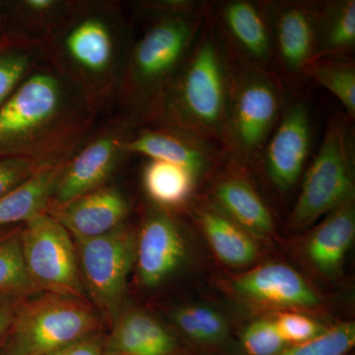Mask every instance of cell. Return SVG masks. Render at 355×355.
<instances>
[{
    "label": "cell",
    "mask_w": 355,
    "mask_h": 355,
    "mask_svg": "<svg viewBox=\"0 0 355 355\" xmlns=\"http://www.w3.org/2000/svg\"><path fill=\"white\" fill-rule=\"evenodd\" d=\"M98 114L76 84L44 62L0 106V157L62 164L95 132Z\"/></svg>",
    "instance_id": "6da1fadb"
},
{
    "label": "cell",
    "mask_w": 355,
    "mask_h": 355,
    "mask_svg": "<svg viewBox=\"0 0 355 355\" xmlns=\"http://www.w3.org/2000/svg\"><path fill=\"white\" fill-rule=\"evenodd\" d=\"M130 20L116 118L144 127L188 57L211 4L197 0H153L139 4Z\"/></svg>",
    "instance_id": "7a4b0ae2"
},
{
    "label": "cell",
    "mask_w": 355,
    "mask_h": 355,
    "mask_svg": "<svg viewBox=\"0 0 355 355\" xmlns=\"http://www.w3.org/2000/svg\"><path fill=\"white\" fill-rule=\"evenodd\" d=\"M130 35V20L118 2L70 1L40 51L44 62L76 84L100 113L118 102Z\"/></svg>",
    "instance_id": "3957f363"
},
{
    "label": "cell",
    "mask_w": 355,
    "mask_h": 355,
    "mask_svg": "<svg viewBox=\"0 0 355 355\" xmlns=\"http://www.w3.org/2000/svg\"><path fill=\"white\" fill-rule=\"evenodd\" d=\"M235 69V58L209 10L188 57L144 127L173 128L221 149Z\"/></svg>",
    "instance_id": "277c9868"
},
{
    "label": "cell",
    "mask_w": 355,
    "mask_h": 355,
    "mask_svg": "<svg viewBox=\"0 0 355 355\" xmlns=\"http://www.w3.org/2000/svg\"><path fill=\"white\" fill-rule=\"evenodd\" d=\"M286 101V89L277 72L236 60L222 155L240 168L254 162L275 130Z\"/></svg>",
    "instance_id": "5b68a950"
},
{
    "label": "cell",
    "mask_w": 355,
    "mask_h": 355,
    "mask_svg": "<svg viewBox=\"0 0 355 355\" xmlns=\"http://www.w3.org/2000/svg\"><path fill=\"white\" fill-rule=\"evenodd\" d=\"M101 320L87 300L37 292L14 306L4 349L11 355H48L97 334Z\"/></svg>",
    "instance_id": "8992f818"
},
{
    "label": "cell",
    "mask_w": 355,
    "mask_h": 355,
    "mask_svg": "<svg viewBox=\"0 0 355 355\" xmlns=\"http://www.w3.org/2000/svg\"><path fill=\"white\" fill-rule=\"evenodd\" d=\"M354 166L352 121L343 114H333L319 150L306 169L289 216V227L293 230L310 227L320 217L354 200Z\"/></svg>",
    "instance_id": "52a82bcc"
},
{
    "label": "cell",
    "mask_w": 355,
    "mask_h": 355,
    "mask_svg": "<svg viewBox=\"0 0 355 355\" xmlns=\"http://www.w3.org/2000/svg\"><path fill=\"white\" fill-rule=\"evenodd\" d=\"M86 297L111 324L125 308L128 275L135 261V236L125 225L90 239H73Z\"/></svg>",
    "instance_id": "ba28073f"
},
{
    "label": "cell",
    "mask_w": 355,
    "mask_h": 355,
    "mask_svg": "<svg viewBox=\"0 0 355 355\" xmlns=\"http://www.w3.org/2000/svg\"><path fill=\"white\" fill-rule=\"evenodd\" d=\"M26 270L37 292L88 300L81 284L76 244L67 229L44 212L21 227Z\"/></svg>",
    "instance_id": "9c48e42d"
},
{
    "label": "cell",
    "mask_w": 355,
    "mask_h": 355,
    "mask_svg": "<svg viewBox=\"0 0 355 355\" xmlns=\"http://www.w3.org/2000/svg\"><path fill=\"white\" fill-rule=\"evenodd\" d=\"M133 132L135 128L116 118L106 127L93 132L60 165L46 209L62 207L105 186L123 159L128 155L125 144Z\"/></svg>",
    "instance_id": "30bf717a"
},
{
    "label": "cell",
    "mask_w": 355,
    "mask_h": 355,
    "mask_svg": "<svg viewBox=\"0 0 355 355\" xmlns=\"http://www.w3.org/2000/svg\"><path fill=\"white\" fill-rule=\"evenodd\" d=\"M313 142L309 105L303 99L287 100L275 130L258 157L270 183L289 191L304 175Z\"/></svg>",
    "instance_id": "8fae6325"
},
{
    "label": "cell",
    "mask_w": 355,
    "mask_h": 355,
    "mask_svg": "<svg viewBox=\"0 0 355 355\" xmlns=\"http://www.w3.org/2000/svg\"><path fill=\"white\" fill-rule=\"evenodd\" d=\"M322 1H266L272 27L273 62L282 83L304 79L303 70L314 60L318 13Z\"/></svg>",
    "instance_id": "7c38bea8"
},
{
    "label": "cell",
    "mask_w": 355,
    "mask_h": 355,
    "mask_svg": "<svg viewBox=\"0 0 355 355\" xmlns=\"http://www.w3.org/2000/svg\"><path fill=\"white\" fill-rule=\"evenodd\" d=\"M210 14L237 62L272 70V27L266 1L218 2L210 7Z\"/></svg>",
    "instance_id": "4fadbf2b"
},
{
    "label": "cell",
    "mask_w": 355,
    "mask_h": 355,
    "mask_svg": "<svg viewBox=\"0 0 355 355\" xmlns=\"http://www.w3.org/2000/svg\"><path fill=\"white\" fill-rule=\"evenodd\" d=\"M128 154L183 166L198 179L214 169L221 157L220 147L195 135L169 128L142 127L125 144Z\"/></svg>",
    "instance_id": "5bb4252c"
},
{
    "label": "cell",
    "mask_w": 355,
    "mask_h": 355,
    "mask_svg": "<svg viewBox=\"0 0 355 355\" xmlns=\"http://www.w3.org/2000/svg\"><path fill=\"white\" fill-rule=\"evenodd\" d=\"M186 253L176 221L165 211L151 212L135 241V263L140 282L146 287L160 286L182 266Z\"/></svg>",
    "instance_id": "9a60e30c"
},
{
    "label": "cell",
    "mask_w": 355,
    "mask_h": 355,
    "mask_svg": "<svg viewBox=\"0 0 355 355\" xmlns=\"http://www.w3.org/2000/svg\"><path fill=\"white\" fill-rule=\"evenodd\" d=\"M46 212L67 229L72 239H90L125 225L130 202L123 191L105 184Z\"/></svg>",
    "instance_id": "2e32d148"
},
{
    "label": "cell",
    "mask_w": 355,
    "mask_h": 355,
    "mask_svg": "<svg viewBox=\"0 0 355 355\" xmlns=\"http://www.w3.org/2000/svg\"><path fill=\"white\" fill-rule=\"evenodd\" d=\"M232 287L243 298L272 307L309 309L319 304L307 282L284 263L258 266L233 280Z\"/></svg>",
    "instance_id": "e0dca14e"
},
{
    "label": "cell",
    "mask_w": 355,
    "mask_h": 355,
    "mask_svg": "<svg viewBox=\"0 0 355 355\" xmlns=\"http://www.w3.org/2000/svg\"><path fill=\"white\" fill-rule=\"evenodd\" d=\"M222 173L211 189L212 207L227 216L251 235L272 234L275 223L270 210L251 182L237 167Z\"/></svg>",
    "instance_id": "ac0fdd59"
},
{
    "label": "cell",
    "mask_w": 355,
    "mask_h": 355,
    "mask_svg": "<svg viewBox=\"0 0 355 355\" xmlns=\"http://www.w3.org/2000/svg\"><path fill=\"white\" fill-rule=\"evenodd\" d=\"M105 355H176L174 336L153 316L123 308L103 340Z\"/></svg>",
    "instance_id": "d6986e66"
},
{
    "label": "cell",
    "mask_w": 355,
    "mask_h": 355,
    "mask_svg": "<svg viewBox=\"0 0 355 355\" xmlns=\"http://www.w3.org/2000/svg\"><path fill=\"white\" fill-rule=\"evenodd\" d=\"M354 200L327 214L313 230L306 253L315 268L324 275H335L342 266L355 237Z\"/></svg>",
    "instance_id": "ffe728a7"
},
{
    "label": "cell",
    "mask_w": 355,
    "mask_h": 355,
    "mask_svg": "<svg viewBox=\"0 0 355 355\" xmlns=\"http://www.w3.org/2000/svg\"><path fill=\"white\" fill-rule=\"evenodd\" d=\"M197 219L212 251L222 263L240 268L258 259L259 248L253 236L214 207L198 210Z\"/></svg>",
    "instance_id": "44dd1931"
},
{
    "label": "cell",
    "mask_w": 355,
    "mask_h": 355,
    "mask_svg": "<svg viewBox=\"0 0 355 355\" xmlns=\"http://www.w3.org/2000/svg\"><path fill=\"white\" fill-rule=\"evenodd\" d=\"M354 0L322 1L317 18L314 60L354 58Z\"/></svg>",
    "instance_id": "7402d4cb"
},
{
    "label": "cell",
    "mask_w": 355,
    "mask_h": 355,
    "mask_svg": "<svg viewBox=\"0 0 355 355\" xmlns=\"http://www.w3.org/2000/svg\"><path fill=\"white\" fill-rule=\"evenodd\" d=\"M62 164L40 168L27 181L0 198V228L20 225L35 214L46 211Z\"/></svg>",
    "instance_id": "603a6c76"
},
{
    "label": "cell",
    "mask_w": 355,
    "mask_h": 355,
    "mask_svg": "<svg viewBox=\"0 0 355 355\" xmlns=\"http://www.w3.org/2000/svg\"><path fill=\"white\" fill-rule=\"evenodd\" d=\"M198 178L183 166L150 159L142 182L148 197L161 207H177L191 198Z\"/></svg>",
    "instance_id": "cb8c5ba5"
},
{
    "label": "cell",
    "mask_w": 355,
    "mask_h": 355,
    "mask_svg": "<svg viewBox=\"0 0 355 355\" xmlns=\"http://www.w3.org/2000/svg\"><path fill=\"white\" fill-rule=\"evenodd\" d=\"M304 79L330 91L340 102L347 118H355V62L354 58H322L311 60L303 70Z\"/></svg>",
    "instance_id": "d4e9b609"
},
{
    "label": "cell",
    "mask_w": 355,
    "mask_h": 355,
    "mask_svg": "<svg viewBox=\"0 0 355 355\" xmlns=\"http://www.w3.org/2000/svg\"><path fill=\"white\" fill-rule=\"evenodd\" d=\"M21 227L0 233V297L14 301L37 293L26 270Z\"/></svg>",
    "instance_id": "484cf974"
},
{
    "label": "cell",
    "mask_w": 355,
    "mask_h": 355,
    "mask_svg": "<svg viewBox=\"0 0 355 355\" xmlns=\"http://www.w3.org/2000/svg\"><path fill=\"white\" fill-rule=\"evenodd\" d=\"M67 0H23L17 2L21 34L19 43L40 46L69 9Z\"/></svg>",
    "instance_id": "4316f807"
},
{
    "label": "cell",
    "mask_w": 355,
    "mask_h": 355,
    "mask_svg": "<svg viewBox=\"0 0 355 355\" xmlns=\"http://www.w3.org/2000/svg\"><path fill=\"white\" fill-rule=\"evenodd\" d=\"M175 324L193 342L205 347H216L225 342L228 324L217 311L205 306H186L173 314Z\"/></svg>",
    "instance_id": "83f0119b"
},
{
    "label": "cell",
    "mask_w": 355,
    "mask_h": 355,
    "mask_svg": "<svg viewBox=\"0 0 355 355\" xmlns=\"http://www.w3.org/2000/svg\"><path fill=\"white\" fill-rule=\"evenodd\" d=\"M44 62L40 46L16 42L0 49V106Z\"/></svg>",
    "instance_id": "f1b7e54d"
},
{
    "label": "cell",
    "mask_w": 355,
    "mask_h": 355,
    "mask_svg": "<svg viewBox=\"0 0 355 355\" xmlns=\"http://www.w3.org/2000/svg\"><path fill=\"white\" fill-rule=\"evenodd\" d=\"M354 345V323H343L307 342L286 347L277 355H347Z\"/></svg>",
    "instance_id": "f546056e"
},
{
    "label": "cell",
    "mask_w": 355,
    "mask_h": 355,
    "mask_svg": "<svg viewBox=\"0 0 355 355\" xmlns=\"http://www.w3.org/2000/svg\"><path fill=\"white\" fill-rule=\"evenodd\" d=\"M243 349L248 355H277L286 347L275 321L258 320L243 331Z\"/></svg>",
    "instance_id": "4dcf8cb0"
},
{
    "label": "cell",
    "mask_w": 355,
    "mask_h": 355,
    "mask_svg": "<svg viewBox=\"0 0 355 355\" xmlns=\"http://www.w3.org/2000/svg\"><path fill=\"white\" fill-rule=\"evenodd\" d=\"M275 324L286 345H291L312 340L324 331L323 327L312 318L300 313H282Z\"/></svg>",
    "instance_id": "1f68e13d"
},
{
    "label": "cell",
    "mask_w": 355,
    "mask_h": 355,
    "mask_svg": "<svg viewBox=\"0 0 355 355\" xmlns=\"http://www.w3.org/2000/svg\"><path fill=\"white\" fill-rule=\"evenodd\" d=\"M44 166L20 157H0V198L27 181Z\"/></svg>",
    "instance_id": "d6a6232c"
},
{
    "label": "cell",
    "mask_w": 355,
    "mask_h": 355,
    "mask_svg": "<svg viewBox=\"0 0 355 355\" xmlns=\"http://www.w3.org/2000/svg\"><path fill=\"white\" fill-rule=\"evenodd\" d=\"M103 340L98 334H94L48 355H105Z\"/></svg>",
    "instance_id": "836d02e7"
},
{
    "label": "cell",
    "mask_w": 355,
    "mask_h": 355,
    "mask_svg": "<svg viewBox=\"0 0 355 355\" xmlns=\"http://www.w3.org/2000/svg\"><path fill=\"white\" fill-rule=\"evenodd\" d=\"M17 301L0 297V340L8 334L12 322L14 306Z\"/></svg>",
    "instance_id": "e575fe53"
},
{
    "label": "cell",
    "mask_w": 355,
    "mask_h": 355,
    "mask_svg": "<svg viewBox=\"0 0 355 355\" xmlns=\"http://www.w3.org/2000/svg\"><path fill=\"white\" fill-rule=\"evenodd\" d=\"M0 355H11V354H9V352H7L6 349H3V350H2L1 354H0Z\"/></svg>",
    "instance_id": "d590c367"
}]
</instances>
